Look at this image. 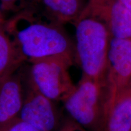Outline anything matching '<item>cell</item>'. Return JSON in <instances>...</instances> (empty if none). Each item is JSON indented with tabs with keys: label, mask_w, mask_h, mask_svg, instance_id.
<instances>
[{
	"label": "cell",
	"mask_w": 131,
	"mask_h": 131,
	"mask_svg": "<svg viewBox=\"0 0 131 131\" xmlns=\"http://www.w3.org/2000/svg\"><path fill=\"white\" fill-rule=\"evenodd\" d=\"M6 20L4 19L3 14L0 11V25H4L5 23H6Z\"/></svg>",
	"instance_id": "obj_16"
},
{
	"label": "cell",
	"mask_w": 131,
	"mask_h": 131,
	"mask_svg": "<svg viewBox=\"0 0 131 131\" xmlns=\"http://www.w3.org/2000/svg\"><path fill=\"white\" fill-rule=\"evenodd\" d=\"M4 27L25 61L55 57L75 60V44L62 24L21 10L6 20Z\"/></svg>",
	"instance_id": "obj_1"
},
{
	"label": "cell",
	"mask_w": 131,
	"mask_h": 131,
	"mask_svg": "<svg viewBox=\"0 0 131 131\" xmlns=\"http://www.w3.org/2000/svg\"><path fill=\"white\" fill-rule=\"evenodd\" d=\"M131 129V88L117 96L108 108L103 131H130Z\"/></svg>",
	"instance_id": "obj_10"
},
{
	"label": "cell",
	"mask_w": 131,
	"mask_h": 131,
	"mask_svg": "<svg viewBox=\"0 0 131 131\" xmlns=\"http://www.w3.org/2000/svg\"><path fill=\"white\" fill-rule=\"evenodd\" d=\"M130 131H131V129H130Z\"/></svg>",
	"instance_id": "obj_18"
},
{
	"label": "cell",
	"mask_w": 131,
	"mask_h": 131,
	"mask_svg": "<svg viewBox=\"0 0 131 131\" xmlns=\"http://www.w3.org/2000/svg\"><path fill=\"white\" fill-rule=\"evenodd\" d=\"M129 87H130V88H131V81H130V84H129Z\"/></svg>",
	"instance_id": "obj_17"
},
{
	"label": "cell",
	"mask_w": 131,
	"mask_h": 131,
	"mask_svg": "<svg viewBox=\"0 0 131 131\" xmlns=\"http://www.w3.org/2000/svg\"><path fill=\"white\" fill-rule=\"evenodd\" d=\"M73 24L75 28V60L81 69L82 76L105 87L110 33L102 21L84 13Z\"/></svg>",
	"instance_id": "obj_2"
},
{
	"label": "cell",
	"mask_w": 131,
	"mask_h": 131,
	"mask_svg": "<svg viewBox=\"0 0 131 131\" xmlns=\"http://www.w3.org/2000/svg\"><path fill=\"white\" fill-rule=\"evenodd\" d=\"M57 131H89L69 117L61 122Z\"/></svg>",
	"instance_id": "obj_13"
},
{
	"label": "cell",
	"mask_w": 131,
	"mask_h": 131,
	"mask_svg": "<svg viewBox=\"0 0 131 131\" xmlns=\"http://www.w3.org/2000/svg\"><path fill=\"white\" fill-rule=\"evenodd\" d=\"M83 13L102 21L111 37L131 39V13L117 0H89Z\"/></svg>",
	"instance_id": "obj_7"
},
{
	"label": "cell",
	"mask_w": 131,
	"mask_h": 131,
	"mask_svg": "<svg viewBox=\"0 0 131 131\" xmlns=\"http://www.w3.org/2000/svg\"><path fill=\"white\" fill-rule=\"evenodd\" d=\"M73 61L55 57L29 62V86L55 102L63 101L75 86L69 72Z\"/></svg>",
	"instance_id": "obj_4"
},
{
	"label": "cell",
	"mask_w": 131,
	"mask_h": 131,
	"mask_svg": "<svg viewBox=\"0 0 131 131\" xmlns=\"http://www.w3.org/2000/svg\"><path fill=\"white\" fill-rule=\"evenodd\" d=\"M5 131H42L27 123L18 119Z\"/></svg>",
	"instance_id": "obj_14"
},
{
	"label": "cell",
	"mask_w": 131,
	"mask_h": 131,
	"mask_svg": "<svg viewBox=\"0 0 131 131\" xmlns=\"http://www.w3.org/2000/svg\"><path fill=\"white\" fill-rule=\"evenodd\" d=\"M24 62L4 25H0V78L17 70Z\"/></svg>",
	"instance_id": "obj_11"
},
{
	"label": "cell",
	"mask_w": 131,
	"mask_h": 131,
	"mask_svg": "<svg viewBox=\"0 0 131 131\" xmlns=\"http://www.w3.org/2000/svg\"><path fill=\"white\" fill-rule=\"evenodd\" d=\"M69 117L89 131H103L105 121V87L83 77L64 100Z\"/></svg>",
	"instance_id": "obj_3"
},
{
	"label": "cell",
	"mask_w": 131,
	"mask_h": 131,
	"mask_svg": "<svg viewBox=\"0 0 131 131\" xmlns=\"http://www.w3.org/2000/svg\"><path fill=\"white\" fill-rule=\"evenodd\" d=\"M89 0H32L25 9L38 17L63 24L81 15Z\"/></svg>",
	"instance_id": "obj_9"
},
{
	"label": "cell",
	"mask_w": 131,
	"mask_h": 131,
	"mask_svg": "<svg viewBox=\"0 0 131 131\" xmlns=\"http://www.w3.org/2000/svg\"><path fill=\"white\" fill-rule=\"evenodd\" d=\"M19 119L42 131H57L62 122L55 101L29 86Z\"/></svg>",
	"instance_id": "obj_6"
},
{
	"label": "cell",
	"mask_w": 131,
	"mask_h": 131,
	"mask_svg": "<svg viewBox=\"0 0 131 131\" xmlns=\"http://www.w3.org/2000/svg\"><path fill=\"white\" fill-rule=\"evenodd\" d=\"M131 81V39L111 37L107 54L104 113Z\"/></svg>",
	"instance_id": "obj_5"
},
{
	"label": "cell",
	"mask_w": 131,
	"mask_h": 131,
	"mask_svg": "<svg viewBox=\"0 0 131 131\" xmlns=\"http://www.w3.org/2000/svg\"><path fill=\"white\" fill-rule=\"evenodd\" d=\"M32 0H0L1 10L16 13L24 9Z\"/></svg>",
	"instance_id": "obj_12"
},
{
	"label": "cell",
	"mask_w": 131,
	"mask_h": 131,
	"mask_svg": "<svg viewBox=\"0 0 131 131\" xmlns=\"http://www.w3.org/2000/svg\"><path fill=\"white\" fill-rule=\"evenodd\" d=\"M19 69L0 78V131L19 119L25 94Z\"/></svg>",
	"instance_id": "obj_8"
},
{
	"label": "cell",
	"mask_w": 131,
	"mask_h": 131,
	"mask_svg": "<svg viewBox=\"0 0 131 131\" xmlns=\"http://www.w3.org/2000/svg\"><path fill=\"white\" fill-rule=\"evenodd\" d=\"M121 4L123 5L131 13V0H117Z\"/></svg>",
	"instance_id": "obj_15"
}]
</instances>
